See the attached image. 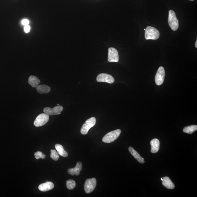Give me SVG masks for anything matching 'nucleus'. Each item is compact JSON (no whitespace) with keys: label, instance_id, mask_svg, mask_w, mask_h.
Wrapping results in <instances>:
<instances>
[{"label":"nucleus","instance_id":"1","mask_svg":"<svg viewBox=\"0 0 197 197\" xmlns=\"http://www.w3.org/2000/svg\"><path fill=\"white\" fill-rule=\"evenodd\" d=\"M159 37L160 33L157 29L150 26L147 27L145 32V38L146 40H156Z\"/></svg>","mask_w":197,"mask_h":197},{"label":"nucleus","instance_id":"2","mask_svg":"<svg viewBox=\"0 0 197 197\" xmlns=\"http://www.w3.org/2000/svg\"><path fill=\"white\" fill-rule=\"evenodd\" d=\"M121 133L120 129L111 131L106 134L102 139L103 142L106 143H110L114 141L118 138Z\"/></svg>","mask_w":197,"mask_h":197},{"label":"nucleus","instance_id":"3","mask_svg":"<svg viewBox=\"0 0 197 197\" xmlns=\"http://www.w3.org/2000/svg\"><path fill=\"white\" fill-rule=\"evenodd\" d=\"M168 24L172 29L176 31L179 28V21L177 18L175 13L173 10H170L169 12Z\"/></svg>","mask_w":197,"mask_h":197},{"label":"nucleus","instance_id":"4","mask_svg":"<svg viewBox=\"0 0 197 197\" xmlns=\"http://www.w3.org/2000/svg\"><path fill=\"white\" fill-rule=\"evenodd\" d=\"M96 123L95 118L92 117L87 120L81 128L80 132L83 135L87 134L89 130L94 126Z\"/></svg>","mask_w":197,"mask_h":197},{"label":"nucleus","instance_id":"5","mask_svg":"<svg viewBox=\"0 0 197 197\" xmlns=\"http://www.w3.org/2000/svg\"><path fill=\"white\" fill-rule=\"evenodd\" d=\"M96 185V180L95 178L86 180L84 185L85 192L90 194L95 189Z\"/></svg>","mask_w":197,"mask_h":197},{"label":"nucleus","instance_id":"6","mask_svg":"<svg viewBox=\"0 0 197 197\" xmlns=\"http://www.w3.org/2000/svg\"><path fill=\"white\" fill-rule=\"evenodd\" d=\"M49 120V115L46 113L40 114L36 118L34 123L35 126L38 127L46 124Z\"/></svg>","mask_w":197,"mask_h":197},{"label":"nucleus","instance_id":"7","mask_svg":"<svg viewBox=\"0 0 197 197\" xmlns=\"http://www.w3.org/2000/svg\"><path fill=\"white\" fill-rule=\"evenodd\" d=\"M119 60V54L117 50L113 48L109 49L108 60L109 62H118Z\"/></svg>","mask_w":197,"mask_h":197},{"label":"nucleus","instance_id":"8","mask_svg":"<svg viewBox=\"0 0 197 197\" xmlns=\"http://www.w3.org/2000/svg\"><path fill=\"white\" fill-rule=\"evenodd\" d=\"M165 76V71L164 67H160L158 68L155 76V82L158 86L163 84Z\"/></svg>","mask_w":197,"mask_h":197},{"label":"nucleus","instance_id":"9","mask_svg":"<svg viewBox=\"0 0 197 197\" xmlns=\"http://www.w3.org/2000/svg\"><path fill=\"white\" fill-rule=\"evenodd\" d=\"M63 107L60 106H57L53 108L49 107H45L44 109V112L50 115H59L63 110Z\"/></svg>","mask_w":197,"mask_h":197},{"label":"nucleus","instance_id":"10","mask_svg":"<svg viewBox=\"0 0 197 197\" xmlns=\"http://www.w3.org/2000/svg\"><path fill=\"white\" fill-rule=\"evenodd\" d=\"M96 80L98 82H106L112 84L114 82V79L111 75L102 73L98 75Z\"/></svg>","mask_w":197,"mask_h":197},{"label":"nucleus","instance_id":"11","mask_svg":"<svg viewBox=\"0 0 197 197\" xmlns=\"http://www.w3.org/2000/svg\"><path fill=\"white\" fill-rule=\"evenodd\" d=\"M82 164L80 162H78L76 164V167L73 168L69 169L68 172L71 175L79 176L80 175V171H82Z\"/></svg>","mask_w":197,"mask_h":197},{"label":"nucleus","instance_id":"12","mask_svg":"<svg viewBox=\"0 0 197 197\" xmlns=\"http://www.w3.org/2000/svg\"><path fill=\"white\" fill-rule=\"evenodd\" d=\"M54 187V185L52 182L51 181H47L45 183L41 184L38 189L42 192H46L48 191L51 190L53 189Z\"/></svg>","mask_w":197,"mask_h":197},{"label":"nucleus","instance_id":"13","mask_svg":"<svg viewBox=\"0 0 197 197\" xmlns=\"http://www.w3.org/2000/svg\"><path fill=\"white\" fill-rule=\"evenodd\" d=\"M128 149L130 153L139 163L141 164H143L145 163L144 158L141 157L140 154L134 149V148L131 147H129Z\"/></svg>","mask_w":197,"mask_h":197},{"label":"nucleus","instance_id":"14","mask_svg":"<svg viewBox=\"0 0 197 197\" xmlns=\"http://www.w3.org/2000/svg\"><path fill=\"white\" fill-rule=\"evenodd\" d=\"M151 146V152L152 153H155L158 152L159 149L160 142L157 139H154L150 142Z\"/></svg>","mask_w":197,"mask_h":197},{"label":"nucleus","instance_id":"15","mask_svg":"<svg viewBox=\"0 0 197 197\" xmlns=\"http://www.w3.org/2000/svg\"><path fill=\"white\" fill-rule=\"evenodd\" d=\"M162 184L166 188L170 190L174 188L175 187L174 184L169 177H165L163 178Z\"/></svg>","mask_w":197,"mask_h":197},{"label":"nucleus","instance_id":"16","mask_svg":"<svg viewBox=\"0 0 197 197\" xmlns=\"http://www.w3.org/2000/svg\"><path fill=\"white\" fill-rule=\"evenodd\" d=\"M36 90L40 94H46L51 91V88L46 85H38L36 87Z\"/></svg>","mask_w":197,"mask_h":197},{"label":"nucleus","instance_id":"17","mask_svg":"<svg viewBox=\"0 0 197 197\" xmlns=\"http://www.w3.org/2000/svg\"><path fill=\"white\" fill-rule=\"evenodd\" d=\"M41 81L37 77L30 76L28 79V83L33 88H36L40 83Z\"/></svg>","mask_w":197,"mask_h":197},{"label":"nucleus","instance_id":"18","mask_svg":"<svg viewBox=\"0 0 197 197\" xmlns=\"http://www.w3.org/2000/svg\"><path fill=\"white\" fill-rule=\"evenodd\" d=\"M55 147L56 149L57 150L58 153L59 155L63 157H67L68 156V153L64 150L63 146L59 144H56L55 145Z\"/></svg>","mask_w":197,"mask_h":197},{"label":"nucleus","instance_id":"19","mask_svg":"<svg viewBox=\"0 0 197 197\" xmlns=\"http://www.w3.org/2000/svg\"><path fill=\"white\" fill-rule=\"evenodd\" d=\"M197 130V126L194 125L185 127L183 129V132L188 134H192Z\"/></svg>","mask_w":197,"mask_h":197},{"label":"nucleus","instance_id":"20","mask_svg":"<svg viewBox=\"0 0 197 197\" xmlns=\"http://www.w3.org/2000/svg\"><path fill=\"white\" fill-rule=\"evenodd\" d=\"M66 185L67 188L69 190H72L76 187V182L72 180H69L67 181Z\"/></svg>","mask_w":197,"mask_h":197},{"label":"nucleus","instance_id":"21","mask_svg":"<svg viewBox=\"0 0 197 197\" xmlns=\"http://www.w3.org/2000/svg\"><path fill=\"white\" fill-rule=\"evenodd\" d=\"M51 152L50 156L52 159L55 161H57L59 159V156L56 151L55 150H51Z\"/></svg>","mask_w":197,"mask_h":197},{"label":"nucleus","instance_id":"22","mask_svg":"<svg viewBox=\"0 0 197 197\" xmlns=\"http://www.w3.org/2000/svg\"><path fill=\"white\" fill-rule=\"evenodd\" d=\"M34 155L35 157L37 159H39L40 158H41L42 159H45L46 157V155L44 154L42 152L38 151L35 153Z\"/></svg>","mask_w":197,"mask_h":197},{"label":"nucleus","instance_id":"23","mask_svg":"<svg viewBox=\"0 0 197 197\" xmlns=\"http://www.w3.org/2000/svg\"><path fill=\"white\" fill-rule=\"evenodd\" d=\"M30 30V27L28 25L25 26L24 28V30L25 32L26 33L29 32Z\"/></svg>","mask_w":197,"mask_h":197},{"label":"nucleus","instance_id":"24","mask_svg":"<svg viewBox=\"0 0 197 197\" xmlns=\"http://www.w3.org/2000/svg\"><path fill=\"white\" fill-rule=\"evenodd\" d=\"M29 23V20H26V19H25V20H23L22 22V25L25 26L28 25Z\"/></svg>","mask_w":197,"mask_h":197},{"label":"nucleus","instance_id":"25","mask_svg":"<svg viewBox=\"0 0 197 197\" xmlns=\"http://www.w3.org/2000/svg\"><path fill=\"white\" fill-rule=\"evenodd\" d=\"M195 47L197 48V40H196L195 44Z\"/></svg>","mask_w":197,"mask_h":197},{"label":"nucleus","instance_id":"26","mask_svg":"<svg viewBox=\"0 0 197 197\" xmlns=\"http://www.w3.org/2000/svg\"><path fill=\"white\" fill-rule=\"evenodd\" d=\"M161 180L162 181H163V178H161Z\"/></svg>","mask_w":197,"mask_h":197},{"label":"nucleus","instance_id":"27","mask_svg":"<svg viewBox=\"0 0 197 197\" xmlns=\"http://www.w3.org/2000/svg\"><path fill=\"white\" fill-rule=\"evenodd\" d=\"M190 1H194V0H190Z\"/></svg>","mask_w":197,"mask_h":197},{"label":"nucleus","instance_id":"28","mask_svg":"<svg viewBox=\"0 0 197 197\" xmlns=\"http://www.w3.org/2000/svg\"><path fill=\"white\" fill-rule=\"evenodd\" d=\"M144 30H146V29H144Z\"/></svg>","mask_w":197,"mask_h":197},{"label":"nucleus","instance_id":"29","mask_svg":"<svg viewBox=\"0 0 197 197\" xmlns=\"http://www.w3.org/2000/svg\"><path fill=\"white\" fill-rule=\"evenodd\" d=\"M57 105H58V106H59V104H57Z\"/></svg>","mask_w":197,"mask_h":197}]
</instances>
